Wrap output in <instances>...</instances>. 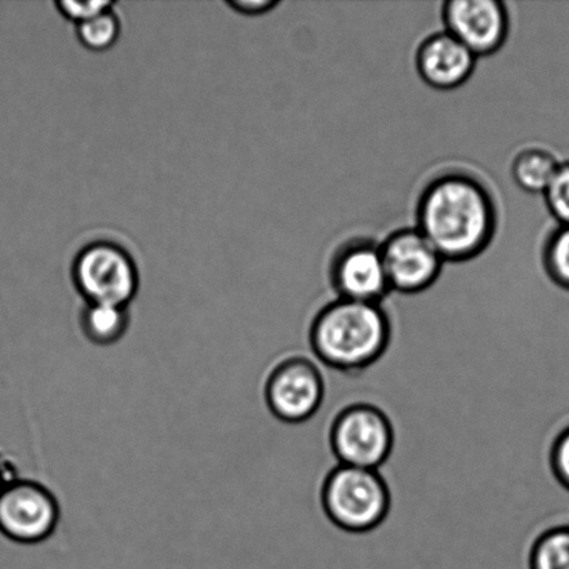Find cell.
I'll list each match as a JSON object with an SVG mask.
<instances>
[{"mask_svg":"<svg viewBox=\"0 0 569 569\" xmlns=\"http://www.w3.org/2000/svg\"><path fill=\"white\" fill-rule=\"evenodd\" d=\"M442 21L457 41L479 58H488L505 47L510 33V14L499 0H449Z\"/></svg>","mask_w":569,"mask_h":569,"instance_id":"10","label":"cell"},{"mask_svg":"<svg viewBox=\"0 0 569 569\" xmlns=\"http://www.w3.org/2000/svg\"><path fill=\"white\" fill-rule=\"evenodd\" d=\"M549 461L557 481L569 490V427L551 445Z\"/></svg>","mask_w":569,"mask_h":569,"instance_id":"19","label":"cell"},{"mask_svg":"<svg viewBox=\"0 0 569 569\" xmlns=\"http://www.w3.org/2000/svg\"><path fill=\"white\" fill-rule=\"evenodd\" d=\"M71 276L87 303L128 307L139 289L136 261L126 249L110 242L82 248L72 263Z\"/></svg>","mask_w":569,"mask_h":569,"instance_id":"5","label":"cell"},{"mask_svg":"<svg viewBox=\"0 0 569 569\" xmlns=\"http://www.w3.org/2000/svg\"><path fill=\"white\" fill-rule=\"evenodd\" d=\"M528 569H569V527L546 529L533 540Z\"/></svg>","mask_w":569,"mask_h":569,"instance_id":"14","label":"cell"},{"mask_svg":"<svg viewBox=\"0 0 569 569\" xmlns=\"http://www.w3.org/2000/svg\"><path fill=\"white\" fill-rule=\"evenodd\" d=\"M326 379L309 357H283L271 368L264 400L272 416L284 423H303L315 417L326 400Z\"/></svg>","mask_w":569,"mask_h":569,"instance_id":"6","label":"cell"},{"mask_svg":"<svg viewBox=\"0 0 569 569\" xmlns=\"http://www.w3.org/2000/svg\"><path fill=\"white\" fill-rule=\"evenodd\" d=\"M120 33V20L113 9L77 26L78 41L92 52H104L113 48Z\"/></svg>","mask_w":569,"mask_h":569,"instance_id":"15","label":"cell"},{"mask_svg":"<svg viewBox=\"0 0 569 569\" xmlns=\"http://www.w3.org/2000/svg\"><path fill=\"white\" fill-rule=\"evenodd\" d=\"M60 505L41 482L17 478L0 493V535L19 545H39L56 532Z\"/></svg>","mask_w":569,"mask_h":569,"instance_id":"7","label":"cell"},{"mask_svg":"<svg viewBox=\"0 0 569 569\" xmlns=\"http://www.w3.org/2000/svg\"><path fill=\"white\" fill-rule=\"evenodd\" d=\"M329 448L338 465L379 470L395 448V427L381 407L357 401L333 417Z\"/></svg>","mask_w":569,"mask_h":569,"instance_id":"4","label":"cell"},{"mask_svg":"<svg viewBox=\"0 0 569 569\" xmlns=\"http://www.w3.org/2000/svg\"><path fill=\"white\" fill-rule=\"evenodd\" d=\"M543 197L559 226L569 227V163H561Z\"/></svg>","mask_w":569,"mask_h":569,"instance_id":"17","label":"cell"},{"mask_svg":"<svg viewBox=\"0 0 569 569\" xmlns=\"http://www.w3.org/2000/svg\"><path fill=\"white\" fill-rule=\"evenodd\" d=\"M338 299L382 305L392 292L381 247L367 238H355L333 253L328 271Z\"/></svg>","mask_w":569,"mask_h":569,"instance_id":"8","label":"cell"},{"mask_svg":"<svg viewBox=\"0 0 569 569\" xmlns=\"http://www.w3.org/2000/svg\"><path fill=\"white\" fill-rule=\"evenodd\" d=\"M416 228L445 263H466L487 252L499 227L498 204L482 180L461 170L445 171L423 187Z\"/></svg>","mask_w":569,"mask_h":569,"instance_id":"1","label":"cell"},{"mask_svg":"<svg viewBox=\"0 0 569 569\" xmlns=\"http://www.w3.org/2000/svg\"><path fill=\"white\" fill-rule=\"evenodd\" d=\"M392 335V321L382 305L337 298L312 318L309 343L323 366L343 373H360L382 359Z\"/></svg>","mask_w":569,"mask_h":569,"instance_id":"2","label":"cell"},{"mask_svg":"<svg viewBox=\"0 0 569 569\" xmlns=\"http://www.w3.org/2000/svg\"><path fill=\"white\" fill-rule=\"evenodd\" d=\"M130 321L128 307L87 303L80 315V329L89 343L109 348L126 337Z\"/></svg>","mask_w":569,"mask_h":569,"instance_id":"12","label":"cell"},{"mask_svg":"<svg viewBox=\"0 0 569 569\" xmlns=\"http://www.w3.org/2000/svg\"><path fill=\"white\" fill-rule=\"evenodd\" d=\"M227 4L237 13L254 17L270 13L277 8L278 2L276 0H230Z\"/></svg>","mask_w":569,"mask_h":569,"instance_id":"20","label":"cell"},{"mask_svg":"<svg viewBox=\"0 0 569 569\" xmlns=\"http://www.w3.org/2000/svg\"><path fill=\"white\" fill-rule=\"evenodd\" d=\"M379 247L392 292H426L442 274V256L416 227L400 228L389 233Z\"/></svg>","mask_w":569,"mask_h":569,"instance_id":"9","label":"cell"},{"mask_svg":"<svg viewBox=\"0 0 569 569\" xmlns=\"http://www.w3.org/2000/svg\"><path fill=\"white\" fill-rule=\"evenodd\" d=\"M320 500L335 527L357 535L382 526L392 509V493L379 470L343 465L323 478Z\"/></svg>","mask_w":569,"mask_h":569,"instance_id":"3","label":"cell"},{"mask_svg":"<svg viewBox=\"0 0 569 569\" xmlns=\"http://www.w3.org/2000/svg\"><path fill=\"white\" fill-rule=\"evenodd\" d=\"M17 478H19V476H17L16 467L11 466V462L6 460L3 456H0V493Z\"/></svg>","mask_w":569,"mask_h":569,"instance_id":"21","label":"cell"},{"mask_svg":"<svg viewBox=\"0 0 569 569\" xmlns=\"http://www.w3.org/2000/svg\"><path fill=\"white\" fill-rule=\"evenodd\" d=\"M54 6L64 19L74 21L77 26L114 8V3L109 0H87V2L59 0Z\"/></svg>","mask_w":569,"mask_h":569,"instance_id":"18","label":"cell"},{"mask_svg":"<svg viewBox=\"0 0 569 569\" xmlns=\"http://www.w3.org/2000/svg\"><path fill=\"white\" fill-rule=\"evenodd\" d=\"M542 263L550 281L569 290V227L559 226L550 232L543 244Z\"/></svg>","mask_w":569,"mask_h":569,"instance_id":"16","label":"cell"},{"mask_svg":"<svg viewBox=\"0 0 569 569\" xmlns=\"http://www.w3.org/2000/svg\"><path fill=\"white\" fill-rule=\"evenodd\" d=\"M560 161L543 148H527L511 163L512 180L523 192L545 193L560 169Z\"/></svg>","mask_w":569,"mask_h":569,"instance_id":"13","label":"cell"},{"mask_svg":"<svg viewBox=\"0 0 569 569\" xmlns=\"http://www.w3.org/2000/svg\"><path fill=\"white\" fill-rule=\"evenodd\" d=\"M477 58L448 31L427 37L416 52V69L428 87L453 91L476 71Z\"/></svg>","mask_w":569,"mask_h":569,"instance_id":"11","label":"cell"}]
</instances>
